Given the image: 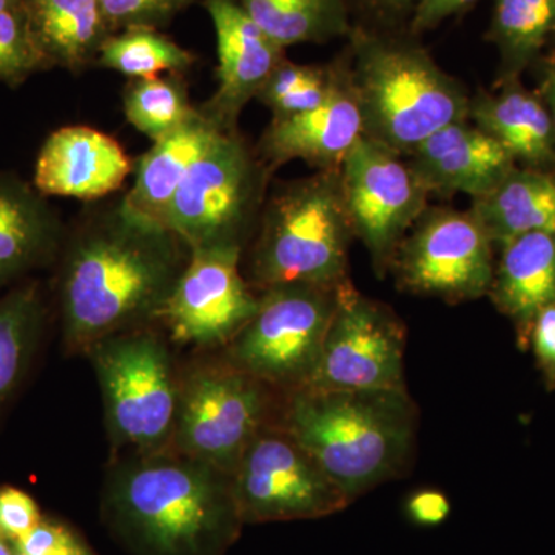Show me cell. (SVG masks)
Returning <instances> with one entry per match:
<instances>
[{
    "instance_id": "obj_3",
    "label": "cell",
    "mask_w": 555,
    "mask_h": 555,
    "mask_svg": "<svg viewBox=\"0 0 555 555\" xmlns=\"http://www.w3.org/2000/svg\"><path fill=\"white\" fill-rule=\"evenodd\" d=\"M406 389H295L284 425L350 503L396 478L414 448Z\"/></svg>"
},
{
    "instance_id": "obj_21",
    "label": "cell",
    "mask_w": 555,
    "mask_h": 555,
    "mask_svg": "<svg viewBox=\"0 0 555 555\" xmlns=\"http://www.w3.org/2000/svg\"><path fill=\"white\" fill-rule=\"evenodd\" d=\"M499 248L488 295L495 308L509 318L517 345L526 350L535 317L555 305V235L526 233Z\"/></svg>"
},
{
    "instance_id": "obj_15",
    "label": "cell",
    "mask_w": 555,
    "mask_h": 555,
    "mask_svg": "<svg viewBox=\"0 0 555 555\" xmlns=\"http://www.w3.org/2000/svg\"><path fill=\"white\" fill-rule=\"evenodd\" d=\"M204 7L217 33L218 87L199 108L222 129L236 130L241 112L257 100L273 69L286 60V49L266 35L236 0H204Z\"/></svg>"
},
{
    "instance_id": "obj_6",
    "label": "cell",
    "mask_w": 555,
    "mask_h": 555,
    "mask_svg": "<svg viewBox=\"0 0 555 555\" xmlns=\"http://www.w3.org/2000/svg\"><path fill=\"white\" fill-rule=\"evenodd\" d=\"M270 171L238 130L222 131L179 185L160 224L177 233L190 250L243 248L261 217Z\"/></svg>"
},
{
    "instance_id": "obj_5",
    "label": "cell",
    "mask_w": 555,
    "mask_h": 555,
    "mask_svg": "<svg viewBox=\"0 0 555 555\" xmlns=\"http://www.w3.org/2000/svg\"><path fill=\"white\" fill-rule=\"evenodd\" d=\"M352 238L339 170H320L266 199L251 276L262 291L283 284L346 286Z\"/></svg>"
},
{
    "instance_id": "obj_20",
    "label": "cell",
    "mask_w": 555,
    "mask_h": 555,
    "mask_svg": "<svg viewBox=\"0 0 555 555\" xmlns=\"http://www.w3.org/2000/svg\"><path fill=\"white\" fill-rule=\"evenodd\" d=\"M469 120L496 139L518 167L555 170V130L535 90L521 79L500 80L494 91L470 98Z\"/></svg>"
},
{
    "instance_id": "obj_9",
    "label": "cell",
    "mask_w": 555,
    "mask_h": 555,
    "mask_svg": "<svg viewBox=\"0 0 555 555\" xmlns=\"http://www.w3.org/2000/svg\"><path fill=\"white\" fill-rule=\"evenodd\" d=\"M232 477L244 524L310 520L350 505L338 486L284 429H261Z\"/></svg>"
},
{
    "instance_id": "obj_30",
    "label": "cell",
    "mask_w": 555,
    "mask_h": 555,
    "mask_svg": "<svg viewBox=\"0 0 555 555\" xmlns=\"http://www.w3.org/2000/svg\"><path fill=\"white\" fill-rule=\"evenodd\" d=\"M53 68L33 35L24 7L0 11V82L17 87Z\"/></svg>"
},
{
    "instance_id": "obj_24",
    "label": "cell",
    "mask_w": 555,
    "mask_h": 555,
    "mask_svg": "<svg viewBox=\"0 0 555 555\" xmlns=\"http://www.w3.org/2000/svg\"><path fill=\"white\" fill-rule=\"evenodd\" d=\"M470 211L496 247L526 233L555 235V170L516 167Z\"/></svg>"
},
{
    "instance_id": "obj_19",
    "label": "cell",
    "mask_w": 555,
    "mask_h": 555,
    "mask_svg": "<svg viewBox=\"0 0 555 555\" xmlns=\"http://www.w3.org/2000/svg\"><path fill=\"white\" fill-rule=\"evenodd\" d=\"M60 214L35 185L0 170V291L60 255L65 240Z\"/></svg>"
},
{
    "instance_id": "obj_37",
    "label": "cell",
    "mask_w": 555,
    "mask_h": 555,
    "mask_svg": "<svg viewBox=\"0 0 555 555\" xmlns=\"http://www.w3.org/2000/svg\"><path fill=\"white\" fill-rule=\"evenodd\" d=\"M529 69L534 73L535 93L545 104L555 130V56L543 53Z\"/></svg>"
},
{
    "instance_id": "obj_10",
    "label": "cell",
    "mask_w": 555,
    "mask_h": 555,
    "mask_svg": "<svg viewBox=\"0 0 555 555\" xmlns=\"http://www.w3.org/2000/svg\"><path fill=\"white\" fill-rule=\"evenodd\" d=\"M343 196L353 236L371 255L377 272H386L408 230L426 211L429 190L409 164L366 137L339 167Z\"/></svg>"
},
{
    "instance_id": "obj_18",
    "label": "cell",
    "mask_w": 555,
    "mask_h": 555,
    "mask_svg": "<svg viewBox=\"0 0 555 555\" xmlns=\"http://www.w3.org/2000/svg\"><path fill=\"white\" fill-rule=\"evenodd\" d=\"M409 156L429 193H465L473 199L488 195L518 167L496 139L469 120L436 131Z\"/></svg>"
},
{
    "instance_id": "obj_39",
    "label": "cell",
    "mask_w": 555,
    "mask_h": 555,
    "mask_svg": "<svg viewBox=\"0 0 555 555\" xmlns=\"http://www.w3.org/2000/svg\"><path fill=\"white\" fill-rule=\"evenodd\" d=\"M22 0H0V11L20 9Z\"/></svg>"
},
{
    "instance_id": "obj_34",
    "label": "cell",
    "mask_w": 555,
    "mask_h": 555,
    "mask_svg": "<svg viewBox=\"0 0 555 555\" xmlns=\"http://www.w3.org/2000/svg\"><path fill=\"white\" fill-rule=\"evenodd\" d=\"M529 346L547 390H555V305L543 309L532 323Z\"/></svg>"
},
{
    "instance_id": "obj_36",
    "label": "cell",
    "mask_w": 555,
    "mask_h": 555,
    "mask_svg": "<svg viewBox=\"0 0 555 555\" xmlns=\"http://www.w3.org/2000/svg\"><path fill=\"white\" fill-rule=\"evenodd\" d=\"M478 0H418L411 14V30L418 33L433 30L441 22L462 13Z\"/></svg>"
},
{
    "instance_id": "obj_22",
    "label": "cell",
    "mask_w": 555,
    "mask_h": 555,
    "mask_svg": "<svg viewBox=\"0 0 555 555\" xmlns=\"http://www.w3.org/2000/svg\"><path fill=\"white\" fill-rule=\"evenodd\" d=\"M222 131L228 130L198 107L188 122L153 142L152 149L139 156L134 163L133 185L124 195L127 204L160 222L190 169Z\"/></svg>"
},
{
    "instance_id": "obj_35",
    "label": "cell",
    "mask_w": 555,
    "mask_h": 555,
    "mask_svg": "<svg viewBox=\"0 0 555 555\" xmlns=\"http://www.w3.org/2000/svg\"><path fill=\"white\" fill-rule=\"evenodd\" d=\"M404 513L412 524L434 528L448 520L451 502L447 494L437 489H418L408 496Z\"/></svg>"
},
{
    "instance_id": "obj_25",
    "label": "cell",
    "mask_w": 555,
    "mask_h": 555,
    "mask_svg": "<svg viewBox=\"0 0 555 555\" xmlns=\"http://www.w3.org/2000/svg\"><path fill=\"white\" fill-rule=\"evenodd\" d=\"M555 36V0H494L489 42L499 51V80L521 79Z\"/></svg>"
},
{
    "instance_id": "obj_13",
    "label": "cell",
    "mask_w": 555,
    "mask_h": 555,
    "mask_svg": "<svg viewBox=\"0 0 555 555\" xmlns=\"http://www.w3.org/2000/svg\"><path fill=\"white\" fill-rule=\"evenodd\" d=\"M398 280L415 294L465 301L489 294L494 243L473 211L427 210L398 247Z\"/></svg>"
},
{
    "instance_id": "obj_28",
    "label": "cell",
    "mask_w": 555,
    "mask_h": 555,
    "mask_svg": "<svg viewBox=\"0 0 555 555\" xmlns=\"http://www.w3.org/2000/svg\"><path fill=\"white\" fill-rule=\"evenodd\" d=\"M185 50L158 28L133 27L113 33L100 51L96 65L113 69L129 79L155 78L163 73L182 75L195 64Z\"/></svg>"
},
{
    "instance_id": "obj_14",
    "label": "cell",
    "mask_w": 555,
    "mask_h": 555,
    "mask_svg": "<svg viewBox=\"0 0 555 555\" xmlns=\"http://www.w3.org/2000/svg\"><path fill=\"white\" fill-rule=\"evenodd\" d=\"M241 247L190 250L158 320L182 345H230L254 318L259 297L241 275Z\"/></svg>"
},
{
    "instance_id": "obj_38",
    "label": "cell",
    "mask_w": 555,
    "mask_h": 555,
    "mask_svg": "<svg viewBox=\"0 0 555 555\" xmlns=\"http://www.w3.org/2000/svg\"><path fill=\"white\" fill-rule=\"evenodd\" d=\"M369 10L383 16H401L412 14L418 0H361Z\"/></svg>"
},
{
    "instance_id": "obj_1",
    "label": "cell",
    "mask_w": 555,
    "mask_h": 555,
    "mask_svg": "<svg viewBox=\"0 0 555 555\" xmlns=\"http://www.w3.org/2000/svg\"><path fill=\"white\" fill-rule=\"evenodd\" d=\"M189 257L177 233L139 214L124 195L87 211L62 244L65 345L87 352L101 339L158 320Z\"/></svg>"
},
{
    "instance_id": "obj_41",
    "label": "cell",
    "mask_w": 555,
    "mask_h": 555,
    "mask_svg": "<svg viewBox=\"0 0 555 555\" xmlns=\"http://www.w3.org/2000/svg\"><path fill=\"white\" fill-rule=\"evenodd\" d=\"M545 53H550L553 54V56H555V36L553 39H551L550 46H547Z\"/></svg>"
},
{
    "instance_id": "obj_42",
    "label": "cell",
    "mask_w": 555,
    "mask_h": 555,
    "mask_svg": "<svg viewBox=\"0 0 555 555\" xmlns=\"http://www.w3.org/2000/svg\"><path fill=\"white\" fill-rule=\"evenodd\" d=\"M16 555H22V554H20V553H16Z\"/></svg>"
},
{
    "instance_id": "obj_27",
    "label": "cell",
    "mask_w": 555,
    "mask_h": 555,
    "mask_svg": "<svg viewBox=\"0 0 555 555\" xmlns=\"http://www.w3.org/2000/svg\"><path fill=\"white\" fill-rule=\"evenodd\" d=\"M42 321V298L35 284L0 297V409L27 371Z\"/></svg>"
},
{
    "instance_id": "obj_2",
    "label": "cell",
    "mask_w": 555,
    "mask_h": 555,
    "mask_svg": "<svg viewBox=\"0 0 555 555\" xmlns=\"http://www.w3.org/2000/svg\"><path fill=\"white\" fill-rule=\"evenodd\" d=\"M105 507L142 555H222L244 524L233 477L181 452H139L115 467Z\"/></svg>"
},
{
    "instance_id": "obj_12",
    "label": "cell",
    "mask_w": 555,
    "mask_h": 555,
    "mask_svg": "<svg viewBox=\"0 0 555 555\" xmlns=\"http://www.w3.org/2000/svg\"><path fill=\"white\" fill-rule=\"evenodd\" d=\"M406 332L392 310L346 284L306 386L315 390L406 389ZM301 389V387H299Z\"/></svg>"
},
{
    "instance_id": "obj_29",
    "label": "cell",
    "mask_w": 555,
    "mask_h": 555,
    "mask_svg": "<svg viewBox=\"0 0 555 555\" xmlns=\"http://www.w3.org/2000/svg\"><path fill=\"white\" fill-rule=\"evenodd\" d=\"M124 115L155 142L188 122L196 113L181 75L130 79L122 91Z\"/></svg>"
},
{
    "instance_id": "obj_8",
    "label": "cell",
    "mask_w": 555,
    "mask_h": 555,
    "mask_svg": "<svg viewBox=\"0 0 555 555\" xmlns=\"http://www.w3.org/2000/svg\"><path fill=\"white\" fill-rule=\"evenodd\" d=\"M339 288L283 284L262 291L257 313L230 341L233 366L264 385L294 390L306 386L337 309Z\"/></svg>"
},
{
    "instance_id": "obj_32",
    "label": "cell",
    "mask_w": 555,
    "mask_h": 555,
    "mask_svg": "<svg viewBox=\"0 0 555 555\" xmlns=\"http://www.w3.org/2000/svg\"><path fill=\"white\" fill-rule=\"evenodd\" d=\"M14 547L22 555H91L72 531L51 521H40Z\"/></svg>"
},
{
    "instance_id": "obj_7",
    "label": "cell",
    "mask_w": 555,
    "mask_h": 555,
    "mask_svg": "<svg viewBox=\"0 0 555 555\" xmlns=\"http://www.w3.org/2000/svg\"><path fill=\"white\" fill-rule=\"evenodd\" d=\"M87 352L93 360L113 440L139 452L159 451L173 437L179 386L166 346L150 332H122Z\"/></svg>"
},
{
    "instance_id": "obj_33",
    "label": "cell",
    "mask_w": 555,
    "mask_h": 555,
    "mask_svg": "<svg viewBox=\"0 0 555 555\" xmlns=\"http://www.w3.org/2000/svg\"><path fill=\"white\" fill-rule=\"evenodd\" d=\"M40 521L39 507L27 492L11 486L0 488V535L3 539L14 543Z\"/></svg>"
},
{
    "instance_id": "obj_11",
    "label": "cell",
    "mask_w": 555,
    "mask_h": 555,
    "mask_svg": "<svg viewBox=\"0 0 555 555\" xmlns=\"http://www.w3.org/2000/svg\"><path fill=\"white\" fill-rule=\"evenodd\" d=\"M262 385L235 366L193 374L179 387L171 437L178 452L233 476L262 429L268 409Z\"/></svg>"
},
{
    "instance_id": "obj_26",
    "label": "cell",
    "mask_w": 555,
    "mask_h": 555,
    "mask_svg": "<svg viewBox=\"0 0 555 555\" xmlns=\"http://www.w3.org/2000/svg\"><path fill=\"white\" fill-rule=\"evenodd\" d=\"M278 46L323 43L352 33L346 0H236Z\"/></svg>"
},
{
    "instance_id": "obj_40",
    "label": "cell",
    "mask_w": 555,
    "mask_h": 555,
    "mask_svg": "<svg viewBox=\"0 0 555 555\" xmlns=\"http://www.w3.org/2000/svg\"><path fill=\"white\" fill-rule=\"evenodd\" d=\"M0 555H11L10 547L7 546L5 539L0 535Z\"/></svg>"
},
{
    "instance_id": "obj_4",
    "label": "cell",
    "mask_w": 555,
    "mask_h": 555,
    "mask_svg": "<svg viewBox=\"0 0 555 555\" xmlns=\"http://www.w3.org/2000/svg\"><path fill=\"white\" fill-rule=\"evenodd\" d=\"M347 83L363 118L364 137L411 155L443 127L469 120L470 98L429 53L408 39L353 28Z\"/></svg>"
},
{
    "instance_id": "obj_17",
    "label": "cell",
    "mask_w": 555,
    "mask_h": 555,
    "mask_svg": "<svg viewBox=\"0 0 555 555\" xmlns=\"http://www.w3.org/2000/svg\"><path fill=\"white\" fill-rule=\"evenodd\" d=\"M364 137L363 118L347 83L337 69L334 89L323 104L287 118H273L259 142L261 159L270 170L301 159L320 170H339L343 160Z\"/></svg>"
},
{
    "instance_id": "obj_23",
    "label": "cell",
    "mask_w": 555,
    "mask_h": 555,
    "mask_svg": "<svg viewBox=\"0 0 555 555\" xmlns=\"http://www.w3.org/2000/svg\"><path fill=\"white\" fill-rule=\"evenodd\" d=\"M33 35L51 67L80 73L96 65L115 31L100 0H22Z\"/></svg>"
},
{
    "instance_id": "obj_31",
    "label": "cell",
    "mask_w": 555,
    "mask_h": 555,
    "mask_svg": "<svg viewBox=\"0 0 555 555\" xmlns=\"http://www.w3.org/2000/svg\"><path fill=\"white\" fill-rule=\"evenodd\" d=\"M115 31L133 27L159 28L192 5L193 0H100Z\"/></svg>"
},
{
    "instance_id": "obj_16",
    "label": "cell",
    "mask_w": 555,
    "mask_h": 555,
    "mask_svg": "<svg viewBox=\"0 0 555 555\" xmlns=\"http://www.w3.org/2000/svg\"><path fill=\"white\" fill-rule=\"evenodd\" d=\"M122 145L87 126L61 127L39 150L33 185L47 196L93 203L115 195L133 173Z\"/></svg>"
}]
</instances>
